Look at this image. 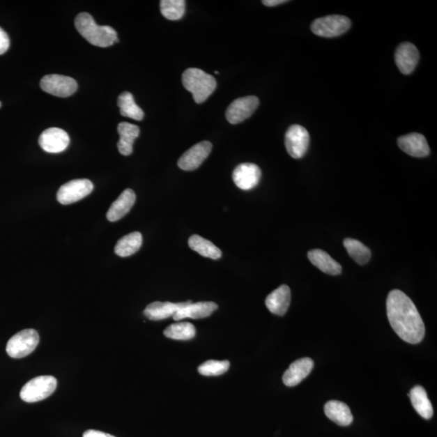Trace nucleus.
Listing matches in <instances>:
<instances>
[{"instance_id":"1","label":"nucleus","mask_w":437,"mask_h":437,"mask_svg":"<svg viewBox=\"0 0 437 437\" xmlns=\"http://www.w3.org/2000/svg\"><path fill=\"white\" fill-rule=\"evenodd\" d=\"M392 328L399 337L411 344H420L425 335V326L413 301L403 291H391L386 301Z\"/></svg>"},{"instance_id":"2","label":"nucleus","mask_w":437,"mask_h":437,"mask_svg":"<svg viewBox=\"0 0 437 437\" xmlns=\"http://www.w3.org/2000/svg\"><path fill=\"white\" fill-rule=\"evenodd\" d=\"M75 26L83 38L93 46L109 47L118 42V34L110 26H100L95 22L91 15L82 13L77 15L75 20Z\"/></svg>"},{"instance_id":"3","label":"nucleus","mask_w":437,"mask_h":437,"mask_svg":"<svg viewBox=\"0 0 437 437\" xmlns=\"http://www.w3.org/2000/svg\"><path fill=\"white\" fill-rule=\"evenodd\" d=\"M183 84L185 89L192 93L194 102H205L217 88V80L203 70L188 68L183 74Z\"/></svg>"},{"instance_id":"4","label":"nucleus","mask_w":437,"mask_h":437,"mask_svg":"<svg viewBox=\"0 0 437 437\" xmlns=\"http://www.w3.org/2000/svg\"><path fill=\"white\" fill-rule=\"evenodd\" d=\"M57 388V380L52 376H39L28 381L21 391V399L26 403L46 399Z\"/></svg>"},{"instance_id":"5","label":"nucleus","mask_w":437,"mask_h":437,"mask_svg":"<svg viewBox=\"0 0 437 437\" xmlns=\"http://www.w3.org/2000/svg\"><path fill=\"white\" fill-rule=\"evenodd\" d=\"M38 331L26 329L20 331L8 342L6 351L10 358L21 359L31 354L39 343Z\"/></svg>"},{"instance_id":"6","label":"nucleus","mask_w":437,"mask_h":437,"mask_svg":"<svg viewBox=\"0 0 437 437\" xmlns=\"http://www.w3.org/2000/svg\"><path fill=\"white\" fill-rule=\"evenodd\" d=\"M350 19L341 15H331L315 20L311 29L314 34L323 38L340 36L350 29Z\"/></svg>"},{"instance_id":"7","label":"nucleus","mask_w":437,"mask_h":437,"mask_svg":"<svg viewBox=\"0 0 437 437\" xmlns=\"http://www.w3.org/2000/svg\"><path fill=\"white\" fill-rule=\"evenodd\" d=\"M40 86L49 94L55 97L67 98L77 92L78 84L75 80L62 75H47L42 79Z\"/></svg>"},{"instance_id":"8","label":"nucleus","mask_w":437,"mask_h":437,"mask_svg":"<svg viewBox=\"0 0 437 437\" xmlns=\"http://www.w3.org/2000/svg\"><path fill=\"white\" fill-rule=\"evenodd\" d=\"M93 184L89 179H75L70 181L59 188L57 199L63 205H69L78 202L91 194Z\"/></svg>"},{"instance_id":"9","label":"nucleus","mask_w":437,"mask_h":437,"mask_svg":"<svg viewBox=\"0 0 437 437\" xmlns=\"http://www.w3.org/2000/svg\"><path fill=\"white\" fill-rule=\"evenodd\" d=\"M310 142L308 130L302 125H293L285 134V146L294 159H300L307 153Z\"/></svg>"},{"instance_id":"10","label":"nucleus","mask_w":437,"mask_h":437,"mask_svg":"<svg viewBox=\"0 0 437 437\" xmlns=\"http://www.w3.org/2000/svg\"><path fill=\"white\" fill-rule=\"evenodd\" d=\"M259 105V99L255 96L236 99L226 110V118L231 124L243 123L254 113Z\"/></svg>"},{"instance_id":"11","label":"nucleus","mask_w":437,"mask_h":437,"mask_svg":"<svg viewBox=\"0 0 437 437\" xmlns=\"http://www.w3.org/2000/svg\"><path fill=\"white\" fill-rule=\"evenodd\" d=\"M38 143L45 152L59 153L68 148L70 138L64 130L52 128L44 130L40 135Z\"/></svg>"},{"instance_id":"12","label":"nucleus","mask_w":437,"mask_h":437,"mask_svg":"<svg viewBox=\"0 0 437 437\" xmlns=\"http://www.w3.org/2000/svg\"><path fill=\"white\" fill-rule=\"evenodd\" d=\"M213 144L203 141L193 146L178 160V167L184 171H193L198 169L212 152Z\"/></svg>"},{"instance_id":"13","label":"nucleus","mask_w":437,"mask_h":437,"mask_svg":"<svg viewBox=\"0 0 437 437\" xmlns=\"http://www.w3.org/2000/svg\"><path fill=\"white\" fill-rule=\"evenodd\" d=\"M261 172L258 165L244 163L238 165L233 173V182L237 187L243 190H252L257 187L260 182Z\"/></svg>"},{"instance_id":"14","label":"nucleus","mask_w":437,"mask_h":437,"mask_svg":"<svg viewBox=\"0 0 437 437\" xmlns=\"http://www.w3.org/2000/svg\"><path fill=\"white\" fill-rule=\"evenodd\" d=\"M394 59L399 71L404 75H410L419 63V50L411 43H401L396 49Z\"/></svg>"},{"instance_id":"15","label":"nucleus","mask_w":437,"mask_h":437,"mask_svg":"<svg viewBox=\"0 0 437 437\" xmlns=\"http://www.w3.org/2000/svg\"><path fill=\"white\" fill-rule=\"evenodd\" d=\"M399 147L404 153L414 158L428 157L430 148L423 135L411 133L403 135L398 139Z\"/></svg>"},{"instance_id":"16","label":"nucleus","mask_w":437,"mask_h":437,"mask_svg":"<svg viewBox=\"0 0 437 437\" xmlns=\"http://www.w3.org/2000/svg\"><path fill=\"white\" fill-rule=\"evenodd\" d=\"M314 366V360L309 358H301L294 361L289 366L283 376V381L289 388H293L305 380L312 371Z\"/></svg>"},{"instance_id":"17","label":"nucleus","mask_w":437,"mask_h":437,"mask_svg":"<svg viewBox=\"0 0 437 437\" xmlns=\"http://www.w3.org/2000/svg\"><path fill=\"white\" fill-rule=\"evenodd\" d=\"M218 309V305L210 301L207 302L192 303L187 301L173 316L174 320L180 321L184 319H201L208 318L215 310Z\"/></svg>"},{"instance_id":"18","label":"nucleus","mask_w":437,"mask_h":437,"mask_svg":"<svg viewBox=\"0 0 437 437\" xmlns=\"http://www.w3.org/2000/svg\"><path fill=\"white\" fill-rule=\"evenodd\" d=\"M270 313L284 316L291 303V290L287 285H281L268 296L265 301Z\"/></svg>"},{"instance_id":"19","label":"nucleus","mask_w":437,"mask_h":437,"mask_svg":"<svg viewBox=\"0 0 437 437\" xmlns=\"http://www.w3.org/2000/svg\"><path fill=\"white\" fill-rule=\"evenodd\" d=\"M137 195L132 190L127 189L114 201L108 210L107 217L112 222L121 220L132 208Z\"/></svg>"},{"instance_id":"20","label":"nucleus","mask_w":437,"mask_h":437,"mask_svg":"<svg viewBox=\"0 0 437 437\" xmlns=\"http://www.w3.org/2000/svg\"><path fill=\"white\" fill-rule=\"evenodd\" d=\"M325 414L334 423L339 426H348L353 421L349 406L340 401L331 400L324 406Z\"/></svg>"},{"instance_id":"21","label":"nucleus","mask_w":437,"mask_h":437,"mask_svg":"<svg viewBox=\"0 0 437 437\" xmlns=\"http://www.w3.org/2000/svg\"><path fill=\"white\" fill-rule=\"evenodd\" d=\"M308 259L311 263L325 274L338 275L342 273L341 265L324 250L316 249L309 251Z\"/></svg>"},{"instance_id":"22","label":"nucleus","mask_w":437,"mask_h":437,"mask_svg":"<svg viewBox=\"0 0 437 437\" xmlns=\"http://www.w3.org/2000/svg\"><path fill=\"white\" fill-rule=\"evenodd\" d=\"M118 132L120 137L118 142L119 153L123 155H130L133 153L135 140L139 137V128L137 125L123 122L118 124Z\"/></svg>"},{"instance_id":"23","label":"nucleus","mask_w":437,"mask_h":437,"mask_svg":"<svg viewBox=\"0 0 437 437\" xmlns=\"http://www.w3.org/2000/svg\"><path fill=\"white\" fill-rule=\"evenodd\" d=\"M187 302L172 303L155 301L150 304L144 311L146 318L153 321L164 320L174 316Z\"/></svg>"},{"instance_id":"24","label":"nucleus","mask_w":437,"mask_h":437,"mask_svg":"<svg viewBox=\"0 0 437 437\" xmlns=\"http://www.w3.org/2000/svg\"><path fill=\"white\" fill-rule=\"evenodd\" d=\"M410 399L414 409L425 420H429L434 415L433 405L428 398L424 388L416 385L410 392Z\"/></svg>"},{"instance_id":"25","label":"nucleus","mask_w":437,"mask_h":437,"mask_svg":"<svg viewBox=\"0 0 437 437\" xmlns=\"http://www.w3.org/2000/svg\"><path fill=\"white\" fill-rule=\"evenodd\" d=\"M143 243L142 234L134 232L124 236L120 239L114 247V252L120 257L125 258L137 253L141 248Z\"/></svg>"},{"instance_id":"26","label":"nucleus","mask_w":437,"mask_h":437,"mask_svg":"<svg viewBox=\"0 0 437 437\" xmlns=\"http://www.w3.org/2000/svg\"><path fill=\"white\" fill-rule=\"evenodd\" d=\"M190 248L202 255L203 257L212 259H219L222 256L221 250L212 242L200 237L199 235H193L189 238Z\"/></svg>"},{"instance_id":"27","label":"nucleus","mask_w":437,"mask_h":437,"mask_svg":"<svg viewBox=\"0 0 437 437\" xmlns=\"http://www.w3.org/2000/svg\"><path fill=\"white\" fill-rule=\"evenodd\" d=\"M118 105L120 114L124 117L141 121L144 117L143 109L135 102L133 95L129 92L120 94L118 98Z\"/></svg>"},{"instance_id":"28","label":"nucleus","mask_w":437,"mask_h":437,"mask_svg":"<svg viewBox=\"0 0 437 437\" xmlns=\"http://www.w3.org/2000/svg\"><path fill=\"white\" fill-rule=\"evenodd\" d=\"M344 247L348 251L350 257L359 265H365L371 259V250L360 240L353 238H346L344 242Z\"/></svg>"},{"instance_id":"29","label":"nucleus","mask_w":437,"mask_h":437,"mask_svg":"<svg viewBox=\"0 0 437 437\" xmlns=\"http://www.w3.org/2000/svg\"><path fill=\"white\" fill-rule=\"evenodd\" d=\"M196 334L194 325L190 323L170 325L164 331L165 337L175 340L192 339Z\"/></svg>"},{"instance_id":"30","label":"nucleus","mask_w":437,"mask_h":437,"mask_svg":"<svg viewBox=\"0 0 437 437\" xmlns=\"http://www.w3.org/2000/svg\"><path fill=\"white\" fill-rule=\"evenodd\" d=\"M160 12L169 21H178L184 16L185 1L184 0H162Z\"/></svg>"},{"instance_id":"31","label":"nucleus","mask_w":437,"mask_h":437,"mask_svg":"<svg viewBox=\"0 0 437 437\" xmlns=\"http://www.w3.org/2000/svg\"><path fill=\"white\" fill-rule=\"evenodd\" d=\"M229 360H208L199 367L198 371L204 376H220L226 373L229 369Z\"/></svg>"},{"instance_id":"32","label":"nucleus","mask_w":437,"mask_h":437,"mask_svg":"<svg viewBox=\"0 0 437 437\" xmlns=\"http://www.w3.org/2000/svg\"><path fill=\"white\" fill-rule=\"evenodd\" d=\"M10 46L8 35L2 28H0V55L7 52Z\"/></svg>"},{"instance_id":"33","label":"nucleus","mask_w":437,"mask_h":437,"mask_svg":"<svg viewBox=\"0 0 437 437\" xmlns=\"http://www.w3.org/2000/svg\"><path fill=\"white\" fill-rule=\"evenodd\" d=\"M83 437H115L112 435L103 433V431L97 430H88L85 431Z\"/></svg>"},{"instance_id":"34","label":"nucleus","mask_w":437,"mask_h":437,"mask_svg":"<svg viewBox=\"0 0 437 437\" xmlns=\"http://www.w3.org/2000/svg\"><path fill=\"white\" fill-rule=\"evenodd\" d=\"M287 2L288 1H286V0H265V1H263V3L266 5V6L274 7Z\"/></svg>"},{"instance_id":"35","label":"nucleus","mask_w":437,"mask_h":437,"mask_svg":"<svg viewBox=\"0 0 437 437\" xmlns=\"http://www.w3.org/2000/svg\"><path fill=\"white\" fill-rule=\"evenodd\" d=\"M0 107H1V102H0Z\"/></svg>"}]
</instances>
